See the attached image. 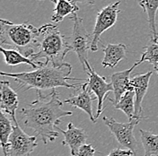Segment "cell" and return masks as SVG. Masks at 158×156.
Returning a JSON list of instances; mask_svg holds the SVG:
<instances>
[{
    "instance_id": "cell-1",
    "label": "cell",
    "mask_w": 158,
    "mask_h": 156,
    "mask_svg": "<svg viewBox=\"0 0 158 156\" xmlns=\"http://www.w3.org/2000/svg\"><path fill=\"white\" fill-rule=\"evenodd\" d=\"M64 102L59 100V93L51 91L50 94H38V99L20 111L24 126L31 128L36 137L47 145L59 137L57 127L61 124L63 117L71 116L72 111L63 109Z\"/></svg>"
},
{
    "instance_id": "cell-2",
    "label": "cell",
    "mask_w": 158,
    "mask_h": 156,
    "mask_svg": "<svg viewBox=\"0 0 158 156\" xmlns=\"http://www.w3.org/2000/svg\"><path fill=\"white\" fill-rule=\"evenodd\" d=\"M72 66L66 63L61 67H53L44 65L39 68L31 72L22 73H7L1 72V76L13 78L18 84V89H24L27 91L35 89L37 92L42 93L43 91H54L58 87H66L77 89L80 87L81 84H70L69 81H85L86 79L71 77Z\"/></svg>"
},
{
    "instance_id": "cell-3",
    "label": "cell",
    "mask_w": 158,
    "mask_h": 156,
    "mask_svg": "<svg viewBox=\"0 0 158 156\" xmlns=\"http://www.w3.org/2000/svg\"><path fill=\"white\" fill-rule=\"evenodd\" d=\"M40 31L29 23L16 24L8 20L0 21V43L31 58L39 50Z\"/></svg>"
},
{
    "instance_id": "cell-4",
    "label": "cell",
    "mask_w": 158,
    "mask_h": 156,
    "mask_svg": "<svg viewBox=\"0 0 158 156\" xmlns=\"http://www.w3.org/2000/svg\"><path fill=\"white\" fill-rule=\"evenodd\" d=\"M39 50L31 59L34 62H39L40 59H44V64H50L53 67H61L67 62L64 61L65 57L72 48L66 39V37L59 31L56 24L46 23L39 28Z\"/></svg>"
},
{
    "instance_id": "cell-5",
    "label": "cell",
    "mask_w": 158,
    "mask_h": 156,
    "mask_svg": "<svg viewBox=\"0 0 158 156\" xmlns=\"http://www.w3.org/2000/svg\"><path fill=\"white\" fill-rule=\"evenodd\" d=\"M69 19L73 21V30L70 36V46L74 51L83 68L87 72L88 62V49L91 47L92 38L84 26V20L79 17L77 14H72Z\"/></svg>"
},
{
    "instance_id": "cell-6",
    "label": "cell",
    "mask_w": 158,
    "mask_h": 156,
    "mask_svg": "<svg viewBox=\"0 0 158 156\" xmlns=\"http://www.w3.org/2000/svg\"><path fill=\"white\" fill-rule=\"evenodd\" d=\"M13 124V133L6 149L3 150L4 156H28L38 146V137L27 135L19 127L17 120H14Z\"/></svg>"
},
{
    "instance_id": "cell-7",
    "label": "cell",
    "mask_w": 158,
    "mask_h": 156,
    "mask_svg": "<svg viewBox=\"0 0 158 156\" xmlns=\"http://www.w3.org/2000/svg\"><path fill=\"white\" fill-rule=\"evenodd\" d=\"M102 120L118 144L130 150L134 156H138V143L134 137L133 130L142 119H133L128 123H119L113 117L105 116L102 117Z\"/></svg>"
},
{
    "instance_id": "cell-8",
    "label": "cell",
    "mask_w": 158,
    "mask_h": 156,
    "mask_svg": "<svg viewBox=\"0 0 158 156\" xmlns=\"http://www.w3.org/2000/svg\"><path fill=\"white\" fill-rule=\"evenodd\" d=\"M119 4L120 1H117L114 3H111L105 7L102 8L97 13L95 24L93 30V35H92V42L90 49L93 52H96L98 50V45L100 42L101 35L110 28H111L113 25H115L118 15L120 12L119 9Z\"/></svg>"
},
{
    "instance_id": "cell-9",
    "label": "cell",
    "mask_w": 158,
    "mask_h": 156,
    "mask_svg": "<svg viewBox=\"0 0 158 156\" xmlns=\"http://www.w3.org/2000/svg\"><path fill=\"white\" fill-rule=\"evenodd\" d=\"M88 79L86 81L87 88L92 93H94L98 100L97 104V111L95 115V119L99 118L101 113L103 111V103L104 100L106 99V95L111 91H113V86L111 83H108L106 78L98 75L95 70L91 67V65L87 66Z\"/></svg>"
},
{
    "instance_id": "cell-10",
    "label": "cell",
    "mask_w": 158,
    "mask_h": 156,
    "mask_svg": "<svg viewBox=\"0 0 158 156\" xmlns=\"http://www.w3.org/2000/svg\"><path fill=\"white\" fill-rule=\"evenodd\" d=\"M153 75L152 71H148L145 74H138L131 78L130 83L135 92V114L134 119H144L148 117H143L142 102L145 95L147 94L149 86L150 78Z\"/></svg>"
},
{
    "instance_id": "cell-11",
    "label": "cell",
    "mask_w": 158,
    "mask_h": 156,
    "mask_svg": "<svg viewBox=\"0 0 158 156\" xmlns=\"http://www.w3.org/2000/svg\"><path fill=\"white\" fill-rule=\"evenodd\" d=\"M95 99L97 98L92 96V92L87 88L85 82L81 85L77 94L69 95V97L67 100H65L63 102L64 104L66 103L73 106L75 109H82L84 112H85L88 115L89 118L92 122L96 123L95 116H94L93 114V101H94Z\"/></svg>"
},
{
    "instance_id": "cell-12",
    "label": "cell",
    "mask_w": 158,
    "mask_h": 156,
    "mask_svg": "<svg viewBox=\"0 0 158 156\" xmlns=\"http://www.w3.org/2000/svg\"><path fill=\"white\" fill-rule=\"evenodd\" d=\"M141 63L138 60L130 68L120 71V72H116L111 75L110 76V83L112 84L113 86V94H114V100L109 98V100L113 103V105L117 104L120 98L123 96L127 92L133 91V87L130 83V74L136 67L139 66Z\"/></svg>"
},
{
    "instance_id": "cell-13",
    "label": "cell",
    "mask_w": 158,
    "mask_h": 156,
    "mask_svg": "<svg viewBox=\"0 0 158 156\" xmlns=\"http://www.w3.org/2000/svg\"><path fill=\"white\" fill-rule=\"evenodd\" d=\"M57 131L63 134L64 140L62 141V145L69 147L70 154L72 156H76L77 154L78 150L84 145H85V142L88 137L85 130L80 127H77L73 124V122H69L67 130H63L58 127Z\"/></svg>"
},
{
    "instance_id": "cell-14",
    "label": "cell",
    "mask_w": 158,
    "mask_h": 156,
    "mask_svg": "<svg viewBox=\"0 0 158 156\" xmlns=\"http://www.w3.org/2000/svg\"><path fill=\"white\" fill-rule=\"evenodd\" d=\"M11 83L9 81L1 82V90H0V107L6 114H7L12 120H16L15 111L18 108V95L16 92L10 86Z\"/></svg>"
},
{
    "instance_id": "cell-15",
    "label": "cell",
    "mask_w": 158,
    "mask_h": 156,
    "mask_svg": "<svg viewBox=\"0 0 158 156\" xmlns=\"http://www.w3.org/2000/svg\"><path fill=\"white\" fill-rule=\"evenodd\" d=\"M128 48L125 44L118 43H108L103 47L104 57L102 65L103 68H115L122 59H126V53Z\"/></svg>"
},
{
    "instance_id": "cell-16",
    "label": "cell",
    "mask_w": 158,
    "mask_h": 156,
    "mask_svg": "<svg viewBox=\"0 0 158 156\" xmlns=\"http://www.w3.org/2000/svg\"><path fill=\"white\" fill-rule=\"evenodd\" d=\"M1 52L3 53L4 57H5V62L7 66L10 67H15V66H18L21 64H26L31 66L32 68H39L40 67L44 66V62H34L32 61L30 58H26L23 55H22L20 52H18L15 49H6L3 47L0 48Z\"/></svg>"
},
{
    "instance_id": "cell-17",
    "label": "cell",
    "mask_w": 158,
    "mask_h": 156,
    "mask_svg": "<svg viewBox=\"0 0 158 156\" xmlns=\"http://www.w3.org/2000/svg\"><path fill=\"white\" fill-rule=\"evenodd\" d=\"M138 5L143 8V11L148 15V22L151 37H157L156 17L158 10V0H138Z\"/></svg>"
},
{
    "instance_id": "cell-18",
    "label": "cell",
    "mask_w": 158,
    "mask_h": 156,
    "mask_svg": "<svg viewBox=\"0 0 158 156\" xmlns=\"http://www.w3.org/2000/svg\"><path fill=\"white\" fill-rule=\"evenodd\" d=\"M79 10V7L76 3L68 0H58L56 6L54 8V14L51 16L53 23H60L66 16L69 14H74Z\"/></svg>"
},
{
    "instance_id": "cell-19",
    "label": "cell",
    "mask_w": 158,
    "mask_h": 156,
    "mask_svg": "<svg viewBox=\"0 0 158 156\" xmlns=\"http://www.w3.org/2000/svg\"><path fill=\"white\" fill-rule=\"evenodd\" d=\"M144 49L145 51L139 59V62H149L158 75V36L151 37Z\"/></svg>"
},
{
    "instance_id": "cell-20",
    "label": "cell",
    "mask_w": 158,
    "mask_h": 156,
    "mask_svg": "<svg viewBox=\"0 0 158 156\" xmlns=\"http://www.w3.org/2000/svg\"><path fill=\"white\" fill-rule=\"evenodd\" d=\"M140 140L144 148V156H158V135L143 129L139 130Z\"/></svg>"
},
{
    "instance_id": "cell-21",
    "label": "cell",
    "mask_w": 158,
    "mask_h": 156,
    "mask_svg": "<svg viewBox=\"0 0 158 156\" xmlns=\"http://www.w3.org/2000/svg\"><path fill=\"white\" fill-rule=\"evenodd\" d=\"M115 109H119L123 111L128 120L131 121L134 119V114H135V92L134 91L127 92L123 96L120 98L119 101L117 104L114 105Z\"/></svg>"
},
{
    "instance_id": "cell-22",
    "label": "cell",
    "mask_w": 158,
    "mask_h": 156,
    "mask_svg": "<svg viewBox=\"0 0 158 156\" xmlns=\"http://www.w3.org/2000/svg\"><path fill=\"white\" fill-rule=\"evenodd\" d=\"M13 120L3 110L0 112V143L2 150H5L13 133Z\"/></svg>"
},
{
    "instance_id": "cell-23",
    "label": "cell",
    "mask_w": 158,
    "mask_h": 156,
    "mask_svg": "<svg viewBox=\"0 0 158 156\" xmlns=\"http://www.w3.org/2000/svg\"><path fill=\"white\" fill-rule=\"evenodd\" d=\"M95 148L92 145H84L77 152L76 156H94Z\"/></svg>"
},
{
    "instance_id": "cell-24",
    "label": "cell",
    "mask_w": 158,
    "mask_h": 156,
    "mask_svg": "<svg viewBox=\"0 0 158 156\" xmlns=\"http://www.w3.org/2000/svg\"><path fill=\"white\" fill-rule=\"evenodd\" d=\"M134 155L133 153L128 149H120V148H115L110 152L108 155L106 156H131Z\"/></svg>"
},
{
    "instance_id": "cell-25",
    "label": "cell",
    "mask_w": 158,
    "mask_h": 156,
    "mask_svg": "<svg viewBox=\"0 0 158 156\" xmlns=\"http://www.w3.org/2000/svg\"><path fill=\"white\" fill-rule=\"evenodd\" d=\"M74 3H81V4H85V5H94L95 1L94 0H73Z\"/></svg>"
},
{
    "instance_id": "cell-26",
    "label": "cell",
    "mask_w": 158,
    "mask_h": 156,
    "mask_svg": "<svg viewBox=\"0 0 158 156\" xmlns=\"http://www.w3.org/2000/svg\"><path fill=\"white\" fill-rule=\"evenodd\" d=\"M38 1H43V0H38ZM50 1L54 4H57V2H58V0H50Z\"/></svg>"
},
{
    "instance_id": "cell-27",
    "label": "cell",
    "mask_w": 158,
    "mask_h": 156,
    "mask_svg": "<svg viewBox=\"0 0 158 156\" xmlns=\"http://www.w3.org/2000/svg\"><path fill=\"white\" fill-rule=\"evenodd\" d=\"M68 1H70V2H73V0H68Z\"/></svg>"
}]
</instances>
